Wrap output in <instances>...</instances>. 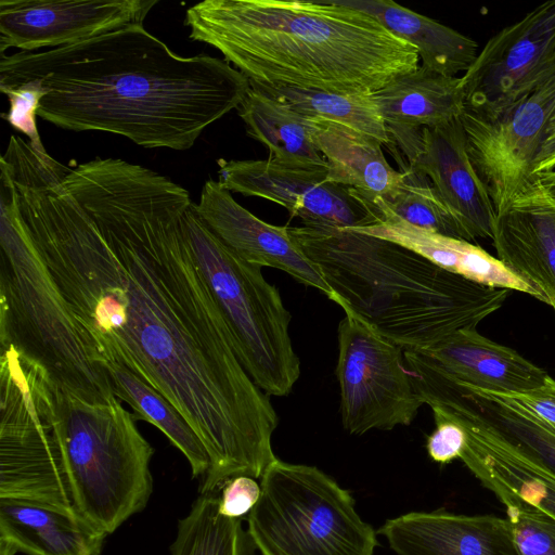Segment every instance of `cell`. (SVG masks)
<instances>
[{
    "label": "cell",
    "mask_w": 555,
    "mask_h": 555,
    "mask_svg": "<svg viewBox=\"0 0 555 555\" xmlns=\"http://www.w3.org/2000/svg\"><path fill=\"white\" fill-rule=\"evenodd\" d=\"M501 393L555 433V379L551 376L547 375L543 385L529 391Z\"/></svg>",
    "instance_id": "36"
},
{
    "label": "cell",
    "mask_w": 555,
    "mask_h": 555,
    "mask_svg": "<svg viewBox=\"0 0 555 555\" xmlns=\"http://www.w3.org/2000/svg\"><path fill=\"white\" fill-rule=\"evenodd\" d=\"M492 241L498 259L555 312V206L537 185L496 214Z\"/></svg>",
    "instance_id": "20"
},
{
    "label": "cell",
    "mask_w": 555,
    "mask_h": 555,
    "mask_svg": "<svg viewBox=\"0 0 555 555\" xmlns=\"http://www.w3.org/2000/svg\"><path fill=\"white\" fill-rule=\"evenodd\" d=\"M250 87L273 95L306 117L336 122L372 137L383 145L390 142L387 126L371 94H349L288 87Z\"/></svg>",
    "instance_id": "29"
},
{
    "label": "cell",
    "mask_w": 555,
    "mask_h": 555,
    "mask_svg": "<svg viewBox=\"0 0 555 555\" xmlns=\"http://www.w3.org/2000/svg\"><path fill=\"white\" fill-rule=\"evenodd\" d=\"M307 122L317 149L326 160L330 182L385 201L398 193L404 175L386 160L379 141L320 118L307 117Z\"/></svg>",
    "instance_id": "23"
},
{
    "label": "cell",
    "mask_w": 555,
    "mask_h": 555,
    "mask_svg": "<svg viewBox=\"0 0 555 555\" xmlns=\"http://www.w3.org/2000/svg\"><path fill=\"white\" fill-rule=\"evenodd\" d=\"M237 112L247 134L269 150V158L293 166L327 165L313 142L307 117L284 101L250 87Z\"/></svg>",
    "instance_id": "26"
},
{
    "label": "cell",
    "mask_w": 555,
    "mask_h": 555,
    "mask_svg": "<svg viewBox=\"0 0 555 555\" xmlns=\"http://www.w3.org/2000/svg\"><path fill=\"white\" fill-rule=\"evenodd\" d=\"M554 114L555 78L501 111L464 108L467 152L496 214L534 191V159Z\"/></svg>",
    "instance_id": "11"
},
{
    "label": "cell",
    "mask_w": 555,
    "mask_h": 555,
    "mask_svg": "<svg viewBox=\"0 0 555 555\" xmlns=\"http://www.w3.org/2000/svg\"><path fill=\"white\" fill-rule=\"evenodd\" d=\"M0 343L38 361L67 391L91 403L113 400L112 382L63 300L22 218L0 162Z\"/></svg>",
    "instance_id": "5"
},
{
    "label": "cell",
    "mask_w": 555,
    "mask_h": 555,
    "mask_svg": "<svg viewBox=\"0 0 555 555\" xmlns=\"http://www.w3.org/2000/svg\"><path fill=\"white\" fill-rule=\"evenodd\" d=\"M218 165L222 188L276 203L305 227L356 229L373 222L349 188L327 180V165L293 166L271 158L219 159Z\"/></svg>",
    "instance_id": "14"
},
{
    "label": "cell",
    "mask_w": 555,
    "mask_h": 555,
    "mask_svg": "<svg viewBox=\"0 0 555 555\" xmlns=\"http://www.w3.org/2000/svg\"><path fill=\"white\" fill-rule=\"evenodd\" d=\"M184 24L260 86L372 94L418 67L413 46L336 0H205Z\"/></svg>",
    "instance_id": "3"
},
{
    "label": "cell",
    "mask_w": 555,
    "mask_h": 555,
    "mask_svg": "<svg viewBox=\"0 0 555 555\" xmlns=\"http://www.w3.org/2000/svg\"><path fill=\"white\" fill-rule=\"evenodd\" d=\"M158 0H1L0 53L72 46L143 25Z\"/></svg>",
    "instance_id": "15"
},
{
    "label": "cell",
    "mask_w": 555,
    "mask_h": 555,
    "mask_svg": "<svg viewBox=\"0 0 555 555\" xmlns=\"http://www.w3.org/2000/svg\"><path fill=\"white\" fill-rule=\"evenodd\" d=\"M420 351L443 376L465 385L504 393L526 392L543 385L547 373L517 351L461 330Z\"/></svg>",
    "instance_id": "21"
},
{
    "label": "cell",
    "mask_w": 555,
    "mask_h": 555,
    "mask_svg": "<svg viewBox=\"0 0 555 555\" xmlns=\"http://www.w3.org/2000/svg\"><path fill=\"white\" fill-rule=\"evenodd\" d=\"M377 534L396 555H518L509 520L443 508L388 518Z\"/></svg>",
    "instance_id": "18"
},
{
    "label": "cell",
    "mask_w": 555,
    "mask_h": 555,
    "mask_svg": "<svg viewBox=\"0 0 555 555\" xmlns=\"http://www.w3.org/2000/svg\"><path fill=\"white\" fill-rule=\"evenodd\" d=\"M443 377L496 435L530 461L555 475L554 431L501 392Z\"/></svg>",
    "instance_id": "27"
},
{
    "label": "cell",
    "mask_w": 555,
    "mask_h": 555,
    "mask_svg": "<svg viewBox=\"0 0 555 555\" xmlns=\"http://www.w3.org/2000/svg\"><path fill=\"white\" fill-rule=\"evenodd\" d=\"M0 378V499L81 517L65 463L61 386L12 344L1 345Z\"/></svg>",
    "instance_id": "7"
},
{
    "label": "cell",
    "mask_w": 555,
    "mask_h": 555,
    "mask_svg": "<svg viewBox=\"0 0 555 555\" xmlns=\"http://www.w3.org/2000/svg\"><path fill=\"white\" fill-rule=\"evenodd\" d=\"M555 78V0L543 2L488 40L461 77L465 107L490 114Z\"/></svg>",
    "instance_id": "12"
},
{
    "label": "cell",
    "mask_w": 555,
    "mask_h": 555,
    "mask_svg": "<svg viewBox=\"0 0 555 555\" xmlns=\"http://www.w3.org/2000/svg\"><path fill=\"white\" fill-rule=\"evenodd\" d=\"M555 168V114L545 130L543 141L533 164V175L552 171Z\"/></svg>",
    "instance_id": "37"
},
{
    "label": "cell",
    "mask_w": 555,
    "mask_h": 555,
    "mask_svg": "<svg viewBox=\"0 0 555 555\" xmlns=\"http://www.w3.org/2000/svg\"><path fill=\"white\" fill-rule=\"evenodd\" d=\"M430 403L434 416L455 421L465 429L467 441L460 460L485 488L506 492L555 519V475L496 435L455 389H440Z\"/></svg>",
    "instance_id": "16"
},
{
    "label": "cell",
    "mask_w": 555,
    "mask_h": 555,
    "mask_svg": "<svg viewBox=\"0 0 555 555\" xmlns=\"http://www.w3.org/2000/svg\"><path fill=\"white\" fill-rule=\"evenodd\" d=\"M400 171L426 176L472 240H493L494 204L473 166L461 118L434 128L388 129Z\"/></svg>",
    "instance_id": "13"
},
{
    "label": "cell",
    "mask_w": 555,
    "mask_h": 555,
    "mask_svg": "<svg viewBox=\"0 0 555 555\" xmlns=\"http://www.w3.org/2000/svg\"><path fill=\"white\" fill-rule=\"evenodd\" d=\"M349 192L373 219L370 225L351 230L400 244L438 267L475 283L526 293L543 301L530 284L481 247L412 225L389 211L380 197L351 188Z\"/></svg>",
    "instance_id": "19"
},
{
    "label": "cell",
    "mask_w": 555,
    "mask_h": 555,
    "mask_svg": "<svg viewBox=\"0 0 555 555\" xmlns=\"http://www.w3.org/2000/svg\"><path fill=\"white\" fill-rule=\"evenodd\" d=\"M389 129L434 128L459 118L465 101L461 77H449L421 65L371 94Z\"/></svg>",
    "instance_id": "24"
},
{
    "label": "cell",
    "mask_w": 555,
    "mask_h": 555,
    "mask_svg": "<svg viewBox=\"0 0 555 555\" xmlns=\"http://www.w3.org/2000/svg\"><path fill=\"white\" fill-rule=\"evenodd\" d=\"M372 15L391 34L413 46L421 66L449 77L466 73L476 60L478 44L459 31L391 0H336Z\"/></svg>",
    "instance_id": "25"
},
{
    "label": "cell",
    "mask_w": 555,
    "mask_h": 555,
    "mask_svg": "<svg viewBox=\"0 0 555 555\" xmlns=\"http://www.w3.org/2000/svg\"><path fill=\"white\" fill-rule=\"evenodd\" d=\"M537 188L542 195L555 206V171L540 173L537 177Z\"/></svg>",
    "instance_id": "38"
},
{
    "label": "cell",
    "mask_w": 555,
    "mask_h": 555,
    "mask_svg": "<svg viewBox=\"0 0 555 555\" xmlns=\"http://www.w3.org/2000/svg\"><path fill=\"white\" fill-rule=\"evenodd\" d=\"M260 478L247 532L261 555H374L376 530L323 470L275 459Z\"/></svg>",
    "instance_id": "9"
},
{
    "label": "cell",
    "mask_w": 555,
    "mask_h": 555,
    "mask_svg": "<svg viewBox=\"0 0 555 555\" xmlns=\"http://www.w3.org/2000/svg\"><path fill=\"white\" fill-rule=\"evenodd\" d=\"M15 554H16V551L12 546L7 545V544L0 545V555H15Z\"/></svg>",
    "instance_id": "39"
},
{
    "label": "cell",
    "mask_w": 555,
    "mask_h": 555,
    "mask_svg": "<svg viewBox=\"0 0 555 555\" xmlns=\"http://www.w3.org/2000/svg\"><path fill=\"white\" fill-rule=\"evenodd\" d=\"M27 231L98 362L162 395L204 443L202 493L260 478L276 459L279 417L243 366L192 248L188 190L119 158L14 180ZM104 369V367H103Z\"/></svg>",
    "instance_id": "1"
},
{
    "label": "cell",
    "mask_w": 555,
    "mask_h": 555,
    "mask_svg": "<svg viewBox=\"0 0 555 555\" xmlns=\"http://www.w3.org/2000/svg\"><path fill=\"white\" fill-rule=\"evenodd\" d=\"M402 173L404 181L398 193L387 201L380 198L389 211L412 225L473 241L426 176L415 171Z\"/></svg>",
    "instance_id": "31"
},
{
    "label": "cell",
    "mask_w": 555,
    "mask_h": 555,
    "mask_svg": "<svg viewBox=\"0 0 555 555\" xmlns=\"http://www.w3.org/2000/svg\"><path fill=\"white\" fill-rule=\"evenodd\" d=\"M65 463L79 515L106 534L141 512L152 493L154 449L118 398L91 403L61 386Z\"/></svg>",
    "instance_id": "6"
},
{
    "label": "cell",
    "mask_w": 555,
    "mask_h": 555,
    "mask_svg": "<svg viewBox=\"0 0 555 555\" xmlns=\"http://www.w3.org/2000/svg\"><path fill=\"white\" fill-rule=\"evenodd\" d=\"M194 206L211 232L242 259L261 268L282 270L332 298L320 269L301 250L288 227L259 219L214 180L205 182L199 203Z\"/></svg>",
    "instance_id": "17"
},
{
    "label": "cell",
    "mask_w": 555,
    "mask_h": 555,
    "mask_svg": "<svg viewBox=\"0 0 555 555\" xmlns=\"http://www.w3.org/2000/svg\"><path fill=\"white\" fill-rule=\"evenodd\" d=\"M255 546L238 518L219 512V498L206 493L178 524L171 555H251Z\"/></svg>",
    "instance_id": "30"
},
{
    "label": "cell",
    "mask_w": 555,
    "mask_h": 555,
    "mask_svg": "<svg viewBox=\"0 0 555 555\" xmlns=\"http://www.w3.org/2000/svg\"><path fill=\"white\" fill-rule=\"evenodd\" d=\"M260 485L249 476H237L227 481L219 498V512L231 518L249 514L259 500Z\"/></svg>",
    "instance_id": "35"
},
{
    "label": "cell",
    "mask_w": 555,
    "mask_h": 555,
    "mask_svg": "<svg viewBox=\"0 0 555 555\" xmlns=\"http://www.w3.org/2000/svg\"><path fill=\"white\" fill-rule=\"evenodd\" d=\"M115 397L127 402L137 420L157 427L188 460L194 478L210 467L206 448L184 417L162 395L116 362H104Z\"/></svg>",
    "instance_id": "28"
},
{
    "label": "cell",
    "mask_w": 555,
    "mask_h": 555,
    "mask_svg": "<svg viewBox=\"0 0 555 555\" xmlns=\"http://www.w3.org/2000/svg\"><path fill=\"white\" fill-rule=\"evenodd\" d=\"M493 494L506 508L518 555H555V519L506 492Z\"/></svg>",
    "instance_id": "32"
},
{
    "label": "cell",
    "mask_w": 555,
    "mask_h": 555,
    "mask_svg": "<svg viewBox=\"0 0 555 555\" xmlns=\"http://www.w3.org/2000/svg\"><path fill=\"white\" fill-rule=\"evenodd\" d=\"M436 428L427 437L426 450L431 461L446 465L460 459L467 435L463 426L442 416H434Z\"/></svg>",
    "instance_id": "34"
},
{
    "label": "cell",
    "mask_w": 555,
    "mask_h": 555,
    "mask_svg": "<svg viewBox=\"0 0 555 555\" xmlns=\"http://www.w3.org/2000/svg\"><path fill=\"white\" fill-rule=\"evenodd\" d=\"M195 257L224 315L237 356L255 384L268 396H287L300 375L289 324L292 315L261 267L224 245L197 214L184 217Z\"/></svg>",
    "instance_id": "8"
},
{
    "label": "cell",
    "mask_w": 555,
    "mask_h": 555,
    "mask_svg": "<svg viewBox=\"0 0 555 555\" xmlns=\"http://www.w3.org/2000/svg\"><path fill=\"white\" fill-rule=\"evenodd\" d=\"M288 228L320 269L331 300L404 350L476 328L509 293L456 275L389 240L351 229Z\"/></svg>",
    "instance_id": "4"
},
{
    "label": "cell",
    "mask_w": 555,
    "mask_h": 555,
    "mask_svg": "<svg viewBox=\"0 0 555 555\" xmlns=\"http://www.w3.org/2000/svg\"><path fill=\"white\" fill-rule=\"evenodd\" d=\"M404 349L357 318L338 326L335 374L345 430L363 435L410 425L423 405L404 362Z\"/></svg>",
    "instance_id": "10"
},
{
    "label": "cell",
    "mask_w": 555,
    "mask_h": 555,
    "mask_svg": "<svg viewBox=\"0 0 555 555\" xmlns=\"http://www.w3.org/2000/svg\"><path fill=\"white\" fill-rule=\"evenodd\" d=\"M9 99L10 108L4 118L15 130L28 138V143L40 152H46L38 132L36 116L46 90L39 80L25 81L0 90Z\"/></svg>",
    "instance_id": "33"
},
{
    "label": "cell",
    "mask_w": 555,
    "mask_h": 555,
    "mask_svg": "<svg viewBox=\"0 0 555 555\" xmlns=\"http://www.w3.org/2000/svg\"><path fill=\"white\" fill-rule=\"evenodd\" d=\"M29 80L46 90L38 116L56 127L177 151L191 149L250 90L225 60L176 54L143 25L42 52L1 54L0 90Z\"/></svg>",
    "instance_id": "2"
},
{
    "label": "cell",
    "mask_w": 555,
    "mask_h": 555,
    "mask_svg": "<svg viewBox=\"0 0 555 555\" xmlns=\"http://www.w3.org/2000/svg\"><path fill=\"white\" fill-rule=\"evenodd\" d=\"M106 533L47 505L0 499V541L27 555H100Z\"/></svg>",
    "instance_id": "22"
}]
</instances>
